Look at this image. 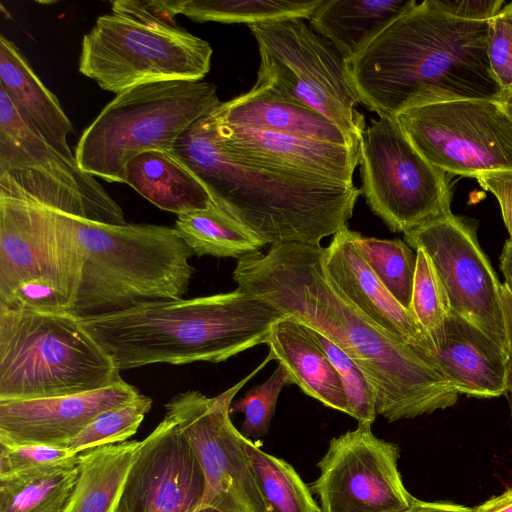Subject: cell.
Wrapping results in <instances>:
<instances>
[{"instance_id":"45","label":"cell","mask_w":512,"mask_h":512,"mask_svg":"<svg viewBox=\"0 0 512 512\" xmlns=\"http://www.w3.org/2000/svg\"><path fill=\"white\" fill-rule=\"evenodd\" d=\"M499 103L512 120V90L505 91Z\"/></svg>"},{"instance_id":"14","label":"cell","mask_w":512,"mask_h":512,"mask_svg":"<svg viewBox=\"0 0 512 512\" xmlns=\"http://www.w3.org/2000/svg\"><path fill=\"white\" fill-rule=\"evenodd\" d=\"M83 260L69 216L0 196V303L22 284H52L76 301Z\"/></svg>"},{"instance_id":"35","label":"cell","mask_w":512,"mask_h":512,"mask_svg":"<svg viewBox=\"0 0 512 512\" xmlns=\"http://www.w3.org/2000/svg\"><path fill=\"white\" fill-rule=\"evenodd\" d=\"M292 379L287 369L279 363L271 376L262 384L247 391L230 406V413H242L244 421L240 433L248 439H260L269 430L277 400L285 385Z\"/></svg>"},{"instance_id":"17","label":"cell","mask_w":512,"mask_h":512,"mask_svg":"<svg viewBox=\"0 0 512 512\" xmlns=\"http://www.w3.org/2000/svg\"><path fill=\"white\" fill-rule=\"evenodd\" d=\"M205 490L195 452L165 415L141 441L115 512H202Z\"/></svg>"},{"instance_id":"13","label":"cell","mask_w":512,"mask_h":512,"mask_svg":"<svg viewBox=\"0 0 512 512\" xmlns=\"http://www.w3.org/2000/svg\"><path fill=\"white\" fill-rule=\"evenodd\" d=\"M433 166L467 177L512 169V120L498 101L461 99L420 105L396 115Z\"/></svg>"},{"instance_id":"30","label":"cell","mask_w":512,"mask_h":512,"mask_svg":"<svg viewBox=\"0 0 512 512\" xmlns=\"http://www.w3.org/2000/svg\"><path fill=\"white\" fill-rule=\"evenodd\" d=\"M323 0H168L176 15L199 23L213 21L248 25L300 18L309 20Z\"/></svg>"},{"instance_id":"38","label":"cell","mask_w":512,"mask_h":512,"mask_svg":"<svg viewBox=\"0 0 512 512\" xmlns=\"http://www.w3.org/2000/svg\"><path fill=\"white\" fill-rule=\"evenodd\" d=\"M78 454L67 448L49 445L8 446L0 444V477L62 463Z\"/></svg>"},{"instance_id":"19","label":"cell","mask_w":512,"mask_h":512,"mask_svg":"<svg viewBox=\"0 0 512 512\" xmlns=\"http://www.w3.org/2000/svg\"><path fill=\"white\" fill-rule=\"evenodd\" d=\"M322 267L327 281L381 330L413 348L427 362L434 345L415 320L383 285L360 253L354 231L337 232L323 247Z\"/></svg>"},{"instance_id":"25","label":"cell","mask_w":512,"mask_h":512,"mask_svg":"<svg viewBox=\"0 0 512 512\" xmlns=\"http://www.w3.org/2000/svg\"><path fill=\"white\" fill-rule=\"evenodd\" d=\"M124 183L177 216L214 203L201 179L173 150H152L133 158L126 166Z\"/></svg>"},{"instance_id":"22","label":"cell","mask_w":512,"mask_h":512,"mask_svg":"<svg viewBox=\"0 0 512 512\" xmlns=\"http://www.w3.org/2000/svg\"><path fill=\"white\" fill-rule=\"evenodd\" d=\"M212 115L223 125L360 147V142L328 119L280 96L266 84L255 82L246 93L221 102Z\"/></svg>"},{"instance_id":"40","label":"cell","mask_w":512,"mask_h":512,"mask_svg":"<svg viewBox=\"0 0 512 512\" xmlns=\"http://www.w3.org/2000/svg\"><path fill=\"white\" fill-rule=\"evenodd\" d=\"M475 178L482 188L497 198L512 240V169L486 171Z\"/></svg>"},{"instance_id":"5","label":"cell","mask_w":512,"mask_h":512,"mask_svg":"<svg viewBox=\"0 0 512 512\" xmlns=\"http://www.w3.org/2000/svg\"><path fill=\"white\" fill-rule=\"evenodd\" d=\"M82 253L71 311L80 319L171 301L187 293L194 255L176 229L154 224H105L68 215Z\"/></svg>"},{"instance_id":"37","label":"cell","mask_w":512,"mask_h":512,"mask_svg":"<svg viewBox=\"0 0 512 512\" xmlns=\"http://www.w3.org/2000/svg\"><path fill=\"white\" fill-rule=\"evenodd\" d=\"M488 57L503 92L512 90V2L488 21Z\"/></svg>"},{"instance_id":"26","label":"cell","mask_w":512,"mask_h":512,"mask_svg":"<svg viewBox=\"0 0 512 512\" xmlns=\"http://www.w3.org/2000/svg\"><path fill=\"white\" fill-rule=\"evenodd\" d=\"M416 3L415 0H323L308 21L346 61Z\"/></svg>"},{"instance_id":"43","label":"cell","mask_w":512,"mask_h":512,"mask_svg":"<svg viewBox=\"0 0 512 512\" xmlns=\"http://www.w3.org/2000/svg\"><path fill=\"white\" fill-rule=\"evenodd\" d=\"M501 299L505 318L509 355L512 356V293L505 284H502Z\"/></svg>"},{"instance_id":"29","label":"cell","mask_w":512,"mask_h":512,"mask_svg":"<svg viewBox=\"0 0 512 512\" xmlns=\"http://www.w3.org/2000/svg\"><path fill=\"white\" fill-rule=\"evenodd\" d=\"M198 257L241 259L261 252L266 245L214 203L207 209L177 216L174 227Z\"/></svg>"},{"instance_id":"6","label":"cell","mask_w":512,"mask_h":512,"mask_svg":"<svg viewBox=\"0 0 512 512\" xmlns=\"http://www.w3.org/2000/svg\"><path fill=\"white\" fill-rule=\"evenodd\" d=\"M168 0H116L83 36L79 72L108 92L166 81H201L210 43L181 27Z\"/></svg>"},{"instance_id":"16","label":"cell","mask_w":512,"mask_h":512,"mask_svg":"<svg viewBox=\"0 0 512 512\" xmlns=\"http://www.w3.org/2000/svg\"><path fill=\"white\" fill-rule=\"evenodd\" d=\"M424 250L445 288L450 312L473 323L509 354L501 288L476 228L452 213L404 233Z\"/></svg>"},{"instance_id":"21","label":"cell","mask_w":512,"mask_h":512,"mask_svg":"<svg viewBox=\"0 0 512 512\" xmlns=\"http://www.w3.org/2000/svg\"><path fill=\"white\" fill-rule=\"evenodd\" d=\"M508 358L479 327L450 312L427 362L459 394L494 398L507 393Z\"/></svg>"},{"instance_id":"10","label":"cell","mask_w":512,"mask_h":512,"mask_svg":"<svg viewBox=\"0 0 512 512\" xmlns=\"http://www.w3.org/2000/svg\"><path fill=\"white\" fill-rule=\"evenodd\" d=\"M0 196L31 200L99 223H126L122 208L97 179L31 128L2 87Z\"/></svg>"},{"instance_id":"46","label":"cell","mask_w":512,"mask_h":512,"mask_svg":"<svg viewBox=\"0 0 512 512\" xmlns=\"http://www.w3.org/2000/svg\"><path fill=\"white\" fill-rule=\"evenodd\" d=\"M507 392L512 391V356L509 355L507 362V379H506Z\"/></svg>"},{"instance_id":"44","label":"cell","mask_w":512,"mask_h":512,"mask_svg":"<svg viewBox=\"0 0 512 512\" xmlns=\"http://www.w3.org/2000/svg\"><path fill=\"white\" fill-rule=\"evenodd\" d=\"M500 269L505 278V285L512 293V240L509 238L500 256Z\"/></svg>"},{"instance_id":"36","label":"cell","mask_w":512,"mask_h":512,"mask_svg":"<svg viewBox=\"0 0 512 512\" xmlns=\"http://www.w3.org/2000/svg\"><path fill=\"white\" fill-rule=\"evenodd\" d=\"M310 328V327H309ZM327 353L344 387L349 415L361 423H372L377 415L375 392L361 369L337 345L310 328Z\"/></svg>"},{"instance_id":"9","label":"cell","mask_w":512,"mask_h":512,"mask_svg":"<svg viewBox=\"0 0 512 512\" xmlns=\"http://www.w3.org/2000/svg\"><path fill=\"white\" fill-rule=\"evenodd\" d=\"M258 47L256 83L307 107L360 142L366 128L360 103L334 45L304 19L248 25Z\"/></svg>"},{"instance_id":"12","label":"cell","mask_w":512,"mask_h":512,"mask_svg":"<svg viewBox=\"0 0 512 512\" xmlns=\"http://www.w3.org/2000/svg\"><path fill=\"white\" fill-rule=\"evenodd\" d=\"M274 360L271 352L244 379L208 397L189 390L165 404L166 414L187 438L203 470L206 490L202 512H267L244 447V436L230 419L238 391Z\"/></svg>"},{"instance_id":"31","label":"cell","mask_w":512,"mask_h":512,"mask_svg":"<svg viewBox=\"0 0 512 512\" xmlns=\"http://www.w3.org/2000/svg\"><path fill=\"white\" fill-rule=\"evenodd\" d=\"M261 445L259 440L253 442L244 437V447L267 512H321L311 489L293 466L264 452Z\"/></svg>"},{"instance_id":"32","label":"cell","mask_w":512,"mask_h":512,"mask_svg":"<svg viewBox=\"0 0 512 512\" xmlns=\"http://www.w3.org/2000/svg\"><path fill=\"white\" fill-rule=\"evenodd\" d=\"M354 241L383 285L410 310L416 254L400 239L367 237L354 231Z\"/></svg>"},{"instance_id":"27","label":"cell","mask_w":512,"mask_h":512,"mask_svg":"<svg viewBox=\"0 0 512 512\" xmlns=\"http://www.w3.org/2000/svg\"><path fill=\"white\" fill-rule=\"evenodd\" d=\"M141 441L80 452L79 475L64 512H115Z\"/></svg>"},{"instance_id":"42","label":"cell","mask_w":512,"mask_h":512,"mask_svg":"<svg viewBox=\"0 0 512 512\" xmlns=\"http://www.w3.org/2000/svg\"><path fill=\"white\" fill-rule=\"evenodd\" d=\"M471 512H512V490L509 489L473 507Z\"/></svg>"},{"instance_id":"18","label":"cell","mask_w":512,"mask_h":512,"mask_svg":"<svg viewBox=\"0 0 512 512\" xmlns=\"http://www.w3.org/2000/svg\"><path fill=\"white\" fill-rule=\"evenodd\" d=\"M139 391L124 380L58 397L0 401V444L65 448L102 413L134 401Z\"/></svg>"},{"instance_id":"4","label":"cell","mask_w":512,"mask_h":512,"mask_svg":"<svg viewBox=\"0 0 512 512\" xmlns=\"http://www.w3.org/2000/svg\"><path fill=\"white\" fill-rule=\"evenodd\" d=\"M285 316L265 299L237 287L81 320L122 371L156 363L225 361L267 344L273 325Z\"/></svg>"},{"instance_id":"34","label":"cell","mask_w":512,"mask_h":512,"mask_svg":"<svg viewBox=\"0 0 512 512\" xmlns=\"http://www.w3.org/2000/svg\"><path fill=\"white\" fill-rule=\"evenodd\" d=\"M152 407V399L140 394L134 401L95 418L65 448L74 453L103 445L123 443L133 436Z\"/></svg>"},{"instance_id":"15","label":"cell","mask_w":512,"mask_h":512,"mask_svg":"<svg viewBox=\"0 0 512 512\" xmlns=\"http://www.w3.org/2000/svg\"><path fill=\"white\" fill-rule=\"evenodd\" d=\"M372 423L332 438L310 485L321 512H403L415 501L398 470V445L374 435Z\"/></svg>"},{"instance_id":"47","label":"cell","mask_w":512,"mask_h":512,"mask_svg":"<svg viewBox=\"0 0 512 512\" xmlns=\"http://www.w3.org/2000/svg\"><path fill=\"white\" fill-rule=\"evenodd\" d=\"M508 393H509V395H510L509 397H510L511 415H512V391H508ZM510 489L512 490V486H511V488H510Z\"/></svg>"},{"instance_id":"1","label":"cell","mask_w":512,"mask_h":512,"mask_svg":"<svg viewBox=\"0 0 512 512\" xmlns=\"http://www.w3.org/2000/svg\"><path fill=\"white\" fill-rule=\"evenodd\" d=\"M320 244L278 243L238 260V288L318 331L361 369L389 422L453 406L459 393L410 346L381 330L325 278Z\"/></svg>"},{"instance_id":"24","label":"cell","mask_w":512,"mask_h":512,"mask_svg":"<svg viewBox=\"0 0 512 512\" xmlns=\"http://www.w3.org/2000/svg\"><path fill=\"white\" fill-rule=\"evenodd\" d=\"M0 87L27 124L55 150L77 162L68 145L73 125L56 97L36 75L15 43L0 35Z\"/></svg>"},{"instance_id":"23","label":"cell","mask_w":512,"mask_h":512,"mask_svg":"<svg viewBox=\"0 0 512 512\" xmlns=\"http://www.w3.org/2000/svg\"><path fill=\"white\" fill-rule=\"evenodd\" d=\"M267 345L293 384L325 406L349 415L342 381L308 326L285 316L273 325Z\"/></svg>"},{"instance_id":"7","label":"cell","mask_w":512,"mask_h":512,"mask_svg":"<svg viewBox=\"0 0 512 512\" xmlns=\"http://www.w3.org/2000/svg\"><path fill=\"white\" fill-rule=\"evenodd\" d=\"M123 380L71 312L0 307V401L66 396Z\"/></svg>"},{"instance_id":"39","label":"cell","mask_w":512,"mask_h":512,"mask_svg":"<svg viewBox=\"0 0 512 512\" xmlns=\"http://www.w3.org/2000/svg\"><path fill=\"white\" fill-rule=\"evenodd\" d=\"M432 4L455 18L489 21L505 6L502 0H431Z\"/></svg>"},{"instance_id":"11","label":"cell","mask_w":512,"mask_h":512,"mask_svg":"<svg viewBox=\"0 0 512 512\" xmlns=\"http://www.w3.org/2000/svg\"><path fill=\"white\" fill-rule=\"evenodd\" d=\"M360 192L393 232H409L451 214L446 172L429 163L396 118H372L360 138Z\"/></svg>"},{"instance_id":"28","label":"cell","mask_w":512,"mask_h":512,"mask_svg":"<svg viewBox=\"0 0 512 512\" xmlns=\"http://www.w3.org/2000/svg\"><path fill=\"white\" fill-rule=\"evenodd\" d=\"M79 455L0 477V512H64L79 475Z\"/></svg>"},{"instance_id":"20","label":"cell","mask_w":512,"mask_h":512,"mask_svg":"<svg viewBox=\"0 0 512 512\" xmlns=\"http://www.w3.org/2000/svg\"><path fill=\"white\" fill-rule=\"evenodd\" d=\"M211 117L214 138L227 150L315 178L354 185L353 175L359 165L360 147L223 125L215 121L212 112Z\"/></svg>"},{"instance_id":"33","label":"cell","mask_w":512,"mask_h":512,"mask_svg":"<svg viewBox=\"0 0 512 512\" xmlns=\"http://www.w3.org/2000/svg\"><path fill=\"white\" fill-rule=\"evenodd\" d=\"M410 311L435 346L443 335L444 324L450 314V306L445 288L431 258L420 248L416 249V269Z\"/></svg>"},{"instance_id":"8","label":"cell","mask_w":512,"mask_h":512,"mask_svg":"<svg viewBox=\"0 0 512 512\" xmlns=\"http://www.w3.org/2000/svg\"><path fill=\"white\" fill-rule=\"evenodd\" d=\"M221 101L207 81H166L118 94L82 132L79 167L95 178L124 183L127 164L152 150H173L179 137Z\"/></svg>"},{"instance_id":"3","label":"cell","mask_w":512,"mask_h":512,"mask_svg":"<svg viewBox=\"0 0 512 512\" xmlns=\"http://www.w3.org/2000/svg\"><path fill=\"white\" fill-rule=\"evenodd\" d=\"M211 112L179 137L173 151L201 179L217 207L266 245L320 244L347 227L361 194L358 187L223 148L214 138Z\"/></svg>"},{"instance_id":"2","label":"cell","mask_w":512,"mask_h":512,"mask_svg":"<svg viewBox=\"0 0 512 512\" xmlns=\"http://www.w3.org/2000/svg\"><path fill=\"white\" fill-rule=\"evenodd\" d=\"M488 29V21L455 18L431 0L417 2L345 61L349 82L367 109L391 118L438 102H499L504 92L491 70Z\"/></svg>"},{"instance_id":"41","label":"cell","mask_w":512,"mask_h":512,"mask_svg":"<svg viewBox=\"0 0 512 512\" xmlns=\"http://www.w3.org/2000/svg\"><path fill=\"white\" fill-rule=\"evenodd\" d=\"M472 508L448 502H427L415 499L413 504L403 512H471Z\"/></svg>"}]
</instances>
